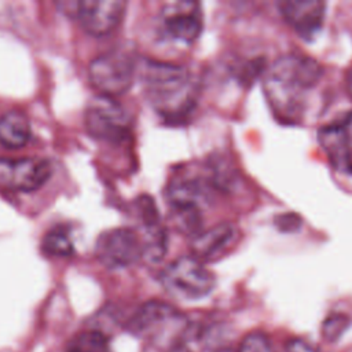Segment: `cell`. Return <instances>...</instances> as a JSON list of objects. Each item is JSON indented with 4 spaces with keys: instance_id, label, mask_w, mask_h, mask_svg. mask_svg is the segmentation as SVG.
I'll list each match as a JSON object with an SVG mask.
<instances>
[{
    "instance_id": "11",
    "label": "cell",
    "mask_w": 352,
    "mask_h": 352,
    "mask_svg": "<svg viewBox=\"0 0 352 352\" xmlns=\"http://www.w3.org/2000/svg\"><path fill=\"white\" fill-rule=\"evenodd\" d=\"M160 21L164 30L176 41H195L204 28L201 6L197 1H168L160 11Z\"/></svg>"
},
{
    "instance_id": "1",
    "label": "cell",
    "mask_w": 352,
    "mask_h": 352,
    "mask_svg": "<svg viewBox=\"0 0 352 352\" xmlns=\"http://www.w3.org/2000/svg\"><path fill=\"white\" fill-rule=\"evenodd\" d=\"M322 76L319 62L305 55L290 54L274 60L264 74L263 91L275 117L286 124L300 122Z\"/></svg>"
},
{
    "instance_id": "7",
    "label": "cell",
    "mask_w": 352,
    "mask_h": 352,
    "mask_svg": "<svg viewBox=\"0 0 352 352\" xmlns=\"http://www.w3.org/2000/svg\"><path fill=\"white\" fill-rule=\"evenodd\" d=\"M84 124L89 135L106 142H118L126 136L131 118L116 99L98 96L92 99L84 113Z\"/></svg>"
},
{
    "instance_id": "21",
    "label": "cell",
    "mask_w": 352,
    "mask_h": 352,
    "mask_svg": "<svg viewBox=\"0 0 352 352\" xmlns=\"http://www.w3.org/2000/svg\"><path fill=\"white\" fill-rule=\"evenodd\" d=\"M346 91H348L349 96L352 98V69L346 74Z\"/></svg>"
},
{
    "instance_id": "12",
    "label": "cell",
    "mask_w": 352,
    "mask_h": 352,
    "mask_svg": "<svg viewBox=\"0 0 352 352\" xmlns=\"http://www.w3.org/2000/svg\"><path fill=\"white\" fill-rule=\"evenodd\" d=\"M278 10L285 22L304 40H312L322 29L326 3L319 0H282Z\"/></svg>"
},
{
    "instance_id": "16",
    "label": "cell",
    "mask_w": 352,
    "mask_h": 352,
    "mask_svg": "<svg viewBox=\"0 0 352 352\" xmlns=\"http://www.w3.org/2000/svg\"><path fill=\"white\" fill-rule=\"evenodd\" d=\"M66 352H111L107 337L99 330H88L78 334Z\"/></svg>"
},
{
    "instance_id": "14",
    "label": "cell",
    "mask_w": 352,
    "mask_h": 352,
    "mask_svg": "<svg viewBox=\"0 0 352 352\" xmlns=\"http://www.w3.org/2000/svg\"><path fill=\"white\" fill-rule=\"evenodd\" d=\"M318 138L333 165L352 173V117L322 128Z\"/></svg>"
},
{
    "instance_id": "13",
    "label": "cell",
    "mask_w": 352,
    "mask_h": 352,
    "mask_svg": "<svg viewBox=\"0 0 352 352\" xmlns=\"http://www.w3.org/2000/svg\"><path fill=\"white\" fill-rule=\"evenodd\" d=\"M239 228L230 221L216 224L214 227L201 231L192 238V256L199 261H214L224 257L236 245Z\"/></svg>"
},
{
    "instance_id": "2",
    "label": "cell",
    "mask_w": 352,
    "mask_h": 352,
    "mask_svg": "<svg viewBox=\"0 0 352 352\" xmlns=\"http://www.w3.org/2000/svg\"><path fill=\"white\" fill-rule=\"evenodd\" d=\"M147 100L161 116L182 118L195 102V85L190 72L179 65L144 59L139 66Z\"/></svg>"
},
{
    "instance_id": "6",
    "label": "cell",
    "mask_w": 352,
    "mask_h": 352,
    "mask_svg": "<svg viewBox=\"0 0 352 352\" xmlns=\"http://www.w3.org/2000/svg\"><path fill=\"white\" fill-rule=\"evenodd\" d=\"M125 7L126 3L124 0H80L59 3L62 12L76 19L80 26L92 36H104L114 30L124 16Z\"/></svg>"
},
{
    "instance_id": "18",
    "label": "cell",
    "mask_w": 352,
    "mask_h": 352,
    "mask_svg": "<svg viewBox=\"0 0 352 352\" xmlns=\"http://www.w3.org/2000/svg\"><path fill=\"white\" fill-rule=\"evenodd\" d=\"M236 352H275V349L264 333L253 331L241 341Z\"/></svg>"
},
{
    "instance_id": "15",
    "label": "cell",
    "mask_w": 352,
    "mask_h": 352,
    "mask_svg": "<svg viewBox=\"0 0 352 352\" xmlns=\"http://www.w3.org/2000/svg\"><path fill=\"white\" fill-rule=\"evenodd\" d=\"M30 133V122L23 113L11 110L0 117V143L7 148L23 147Z\"/></svg>"
},
{
    "instance_id": "17",
    "label": "cell",
    "mask_w": 352,
    "mask_h": 352,
    "mask_svg": "<svg viewBox=\"0 0 352 352\" xmlns=\"http://www.w3.org/2000/svg\"><path fill=\"white\" fill-rule=\"evenodd\" d=\"M41 248L50 256H69L74 250L69 232L60 227L47 231L41 241Z\"/></svg>"
},
{
    "instance_id": "10",
    "label": "cell",
    "mask_w": 352,
    "mask_h": 352,
    "mask_svg": "<svg viewBox=\"0 0 352 352\" xmlns=\"http://www.w3.org/2000/svg\"><path fill=\"white\" fill-rule=\"evenodd\" d=\"M184 326L183 315L162 301L143 304L129 319L128 330L139 337L160 340L168 330L176 331Z\"/></svg>"
},
{
    "instance_id": "4",
    "label": "cell",
    "mask_w": 352,
    "mask_h": 352,
    "mask_svg": "<svg viewBox=\"0 0 352 352\" xmlns=\"http://www.w3.org/2000/svg\"><path fill=\"white\" fill-rule=\"evenodd\" d=\"M209 201V190L197 177H177L166 188V202L173 210L176 227L184 232L199 234L202 210Z\"/></svg>"
},
{
    "instance_id": "20",
    "label": "cell",
    "mask_w": 352,
    "mask_h": 352,
    "mask_svg": "<svg viewBox=\"0 0 352 352\" xmlns=\"http://www.w3.org/2000/svg\"><path fill=\"white\" fill-rule=\"evenodd\" d=\"M285 352H318V349L302 338H293L286 344Z\"/></svg>"
},
{
    "instance_id": "22",
    "label": "cell",
    "mask_w": 352,
    "mask_h": 352,
    "mask_svg": "<svg viewBox=\"0 0 352 352\" xmlns=\"http://www.w3.org/2000/svg\"><path fill=\"white\" fill-rule=\"evenodd\" d=\"M170 352H190L186 346H183V345H177L176 348H173Z\"/></svg>"
},
{
    "instance_id": "8",
    "label": "cell",
    "mask_w": 352,
    "mask_h": 352,
    "mask_svg": "<svg viewBox=\"0 0 352 352\" xmlns=\"http://www.w3.org/2000/svg\"><path fill=\"white\" fill-rule=\"evenodd\" d=\"M95 256L107 268H126L143 258L142 235L126 227L103 231L95 242Z\"/></svg>"
},
{
    "instance_id": "3",
    "label": "cell",
    "mask_w": 352,
    "mask_h": 352,
    "mask_svg": "<svg viewBox=\"0 0 352 352\" xmlns=\"http://www.w3.org/2000/svg\"><path fill=\"white\" fill-rule=\"evenodd\" d=\"M162 287L182 300H199L214 287V276L202 261L194 256H182L168 264L161 275Z\"/></svg>"
},
{
    "instance_id": "5",
    "label": "cell",
    "mask_w": 352,
    "mask_h": 352,
    "mask_svg": "<svg viewBox=\"0 0 352 352\" xmlns=\"http://www.w3.org/2000/svg\"><path fill=\"white\" fill-rule=\"evenodd\" d=\"M136 60L121 51H111L95 58L88 67L91 84L103 96L125 94L138 74Z\"/></svg>"
},
{
    "instance_id": "19",
    "label": "cell",
    "mask_w": 352,
    "mask_h": 352,
    "mask_svg": "<svg viewBox=\"0 0 352 352\" xmlns=\"http://www.w3.org/2000/svg\"><path fill=\"white\" fill-rule=\"evenodd\" d=\"M348 326H349V319L345 315L337 314V315L329 316L323 322L322 331H323V336L326 340L336 341L344 334V331L348 329Z\"/></svg>"
},
{
    "instance_id": "23",
    "label": "cell",
    "mask_w": 352,
    "mask_h": 352,
    "mask_svg": "<svg viewBox=\"0 0 352 352\" xmlns=\"http://www.w3.org/2000/svg\"><path fill=\"white\" fill-rule=\"evenodd\" d=\"M217 352H234V351H231V349H228V348H224V349H220V351H217Z\"/></svg>"
},
{
    "instance_id": "9",
    "label": "cell",
    "mask_w": 352,
    "mask_h": 352,
    "mask_svg": "<svg viewBox=\"0 0 352 352\" xmlns=\"http://www.w3.org/2000/svg\"><path fill=\"white\" fill-rule=\"evenodd\" d=\"M51 164L38 157L0 158V188L29 192L40 188L51 176Z\"/></svg>"
}]
</instances>
